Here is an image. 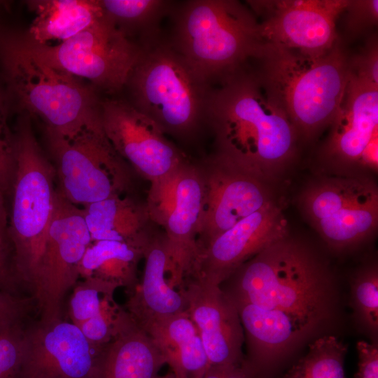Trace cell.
I'll use <instances>...</instances> for the list:
<instances>
[{
  "label": "cell",
  "mask_w": 378,
  "mask_h": 378,
  "mask_svg": "<svg viewBox=\"0 0 378 378\" xmlns=\"http://www.w3.org/2000/svg\"><path fill=\"white\" fill-rule=\"evenodd\" d=\"M246 64L216 80L205 123L214 135L215 153L269 181L292 162L301 142L256 71Z\"/></svg>",
  "instance_id": "cell-1"
},
{
  "label": "cell",
  "mask_w": 378,
  "mask_h": 378,
  "mask_svg": "<svg viewBox=\"0 0 378 378\" xmlns=\"http://www.w3.org/2000/svg\"><path fill=\"white\" fill-rule=\"evenodd\" d=\"M221 284L232 303L284 312L314 331L332 318L336 305L327 265L288 234L246 261Z\"/></svg>",
  "instance_id": "cell-2"
},
{
  "label": "cell",
  "mask_w": 378,
  "mask_h": 378,
  "mask_svg": "<svg viewBox=\"0 0 378 378\" xmlns=\"http://www.w3.org/2000/svg\"><path fill=\"white\" fill-rule=\"evenodd\" d=\"M349 57L339 37L318 57L265 42L257 74L285 112L301 143L314 141L337 113L350 78Z\"/></svg>",
  "instance_id": "cell-3"
},
{
  "label": "cell",
  "mask_w": 378,
  "mask_h": 378,
  "mask_svg": "<svg viewBox=\"0 0 378 378\" xmlns=\"http://www.w3.org/2000/svg\"><path fill=\"white\" fill-rule=\"evenodd\" d=\"M170 14V43L210 84L258 57L265 43L258 18L239 1H186Z\"/></svg>",
  "instance_id": "cell-4"
},
{
  "label": "cell",
  "mask_w": 378,
  "mask_h": 378,
  "mask_svg": "<svg viewBox=\"0 0 378 378\" xmlns=\"http://www.w3.org/2000/svg\"><path fill=\"white\" fill-rule=\"evenodd\" d=\"M140 48L126 83L132 96L131 104L165 135L190 138L205 122L211 84L170 42L159 37Z\"/></svg>",
  "instance_id": "cell-5"
},
{
  "label": "cell",
  "mask_w": 378,
  "mask_h": 378,
  "mask_svg": "<svg viewBox=\"0 0 378 378\" xmlns=\"http://www.w3.org/2000/svg\"><path fill=\"white\" fill-rule=\"evenodd\" d=\"M13 160L10 236L17 276L33 293L57 189L55 168L25 120L13 141Z\"/></svg>",
  "instance_id": "cell-6"
},
{
  "label": "cell",
  "mask_w": 378,
  "mask_h": 378,
  "mask_svg": "<svg viewBox=\"0 0 378 378\" xmlns=\"http://www.w3.org/2000/svg\"><path fill=\"white\" fill-rule=\"evenodd\" d=\"M9 81L21 103L46 124L47 132L71 135L101 125V104L74 76L36 55L24 42L6 48Z\"/></svg>",
  "instance_id": "cell-7"
},
{
  "label": "cell",
  "mask_w": 378,
  "mask_h": 378,
  "mask_svg": "<svg viewBox=\"0 0 378 378\" xmlns=\"http://www.w3.org/2000/svg\"><path fill=\"white\" fill-rule=\"evenodd\" d=\"M302 211L328 246L337 251L371 238L378 225V189L363 174H335L310 183Z\"/></svg>",
  "instance_id": "cell-8"
},
{
  "label": "cell",
  "mask_w": 378,
  "mask_h": 378,
  "mask_svg": "<svg viewBox=\"0 0 378 378\" xmlns=\"http://www.w3.org/2000/svg\"><path fill=\"white\" fill-rule=\"evenodd\" d=\"M59 190L72 204H82L120 195L131 183L128 164L106 136L102 125L71 135L47 132Z\"/></svg>",
  "instance_id": "cell-9"
},
{
  "label": "cell",
  "mask_w": 378,
  "mask_h": 378,
  "mask_svg": "<svg viewBox=\"0 0 378 378\" xmlns=\"http://www.w3.org/2000/svg\"><path fill=\"white\" fill-rule=\"evenodd\" d=\"M205 204V183L199 164L187 160L150 183L145 205L148 218L162 227L172 259V280L180 288L197 256V237Z\"/></svg>",
  "instance_id": "cell-10"
},
{
  "label": "cell",
  "mask_w": 378,
  "mask_h": 378,
  "mask_svg": "<svg viewBox=\"0 0 378 378\" xmlns=\"http://www.w3.org/2000/svg\"><path fill=\"white\" fill-rule=\"evenodd\" d=\"M25 43L51 66L108 92L126 85L141 52L106 17L55 46Z\"/></svg>",
  "instance_id": "cell-11"
},
{
  "label": "cell",
  "mask_w": 378,
  "mask_h": 378,
  "mask_svg": "<svg viewBox=\"0 0 378 378\" xmlns=\"http://www.w3.org/2000/svg\"><path fill=\"white\" fill-rule=\"evenodd\" d=\"M91 243L83 210L57 189L33 292L40 320L61 318L63 298L75 286L80 261Z\"/></svg>",
  "instance_id": "cell-12"
},
{
  "label": "cell",
  "mask_w": 378,
  "mask_h": 378,
  "mask_svg": "<svg viewBox=\"0 0 378 378\" xmlns=\"http://www.w3.org/2000/svg\"><path fill=\"white\" fill-rule=\"evenodd\" d=\"M320 153L335 174L378 169V85L351 74Z\"/></svg>",
  "instance_id": "cell-13"
},
{
  "label": "cell",
  "mask_w": 378,
  "mask_h": 378,
  "mask_svg": "<svg viewBox=\"0 0 378 378\" xmlns=\"http://www.w3.org/2000/svg\"><path fill=\"white\" fill-rule=\"evenodd\" d=\"M349 0H252L262 36L274 45L303 55L327 52L339 38L337 21Z\"/></svg>",
  "instance_id": "cell-14"
},
{
  "label": "cell",
  "mask_w": 378,
  "mask_h": 378,
  "mask_svg": "<svg viewBox=\"0 0 378 378\" xmlns=\"http://www.w3.org/2000/svg\"><path fill=\"white\" fill-rule=\"evenodd\" d=\"M205 204L197 254L240 220L274 202L263 178L214 153L201 162Z\"/></svg>",
  "instance_id": "cell-15"
},
{
  "label": "cell",
  "mask_w": 378,
  "mask_h": 378,
  "mask_svg": "<svg viewBox=\"0 0 378 378\" xmlns=\"http://www.w3.org/2000/svg\"><path fill=\"white\" fill-rule=\"evenodd\" d=\"M104 132L120 158L150 183L166 176L188 159L161 130L130 103L101 104Z\"/></svg>",
  "instance_id": "cell-16"
},
{
  "label": "cell",
  "mask_w": 378,
  "mask_h": 378,
  "mask_svg": "<svg viewBox=\"0 0 378 378\" xmlns=\"http://www.w3.org/2000/svg\"><path fill=\"white\" fill-rule=\"evenodd\" d=\"M288 234L286 218L273 202L200 250L188 278L220 286L243 263Z\"/></svg>",
  "instance_id": "cell-17"
},
{
  "label": "cell",
  "mask_w": 378,
  "mask_h": 378,
  "mask_svg": "<svg viewBox=\"0 0 378 378\" xmlns=\"http://www.w3.org/2000/svg\"><path fill=\"white\" fill-rule=\"evenodd\" d=\"M102 347L71 322L39 320L24 331L20 378H93Z\"/></svg>",
  "instance_id": "cell-18"
},
{
  "label": "cell",
  "mask_w": 378,
  "mask_h": 378,
  "mask_svg": "<svg viewBox=\"0 0 378 378\" xmlns=\"http://www.w3.org/2000/svg\"><path fill=\"white\" fill-rule=\"evenodd\" d=\"M210 366L239 365L244 360L243 327L237 310L220 286L187 279L181 289Z\"/></svg>",
  "instance_id": "cell-19"
},
{
  "label": "cell",
  "mask_w": 378,
  "mask_h": 378,
  "mask_svg": "<svg viewBox=\"0 0 378 378\" xmlns=\"http://www.w3.org/2000/svg\"><path fill=\"white\" fill-rule=\"evenodd\" d=\"M246 334L248 358L243 360L252 378H267L270 372L314 330L280 311L248 303H232Z\"/></svg>",
  "instance_id": "cell-20"
},
{
  "label": "cell",
  "mask_w": 378,
  "mask_h": 378,
  "mask_svg": "<svg viewBox=\"0 0 378 378\" xmlns=\"http://www.w3.org/2000/svg\"><path fill=\"white\" fill-rule=\"evenodd\" d=\"M145 265L142 280L130 293L127 312L142 328L150 322L186 311L182 290L176 289L167 274H171L172 259L164 234L151 233L143 248Z\"/></svg>",
  "instance_id": "cell-21"
},
{
  "label": "cell",
  "mask_w": 378,
  "mask_h": 378,
  "mask_svg": "<svg viewBox=\"0 0 378 378\" xmlns=\"http://www.w3.org/2000/svg\"><path fill=\"white\" fill-rule=\"evenodd\" d=\"M119 286L91 276L74 287L69 300L71 322L83 332L88 342L102 347L115 337L131 321L125 309L114 299Z\"/></svg>",
  "instance_id": "cell-22"
},
{
  "label": "cell",
  "mask_w": 378,
  "mask_h": 378,
  "mask_svg": "<svg viewBox=\"0 0 378 378\" xmlns=\"http://www.w3.org/2000/svg\"><path fill=\"white\" fill-rule=\"evenodd\" d=\"M164 364L155 342L132 318L102 347L93 378H155Z\"/></svg>",
  "instance_id": "cell-23"
},
{
  "label": "cell",
  "mask_w": 378,
  "mask_h": 378,
  "mask_svg": "<svg viewBox=\"0 0 378 378\" xmlns=\"http://www.w3.org/2000/svg\"><path fill=\"white\" fill-rule=\"evenodd\" d=\"M153 340L176 378H202L209 363L200 332L186 311L147 323Z\"/></svg>",
  "instance_id": "cell-24"
},
{
  "label": "cell",
  "mask_w": 378,
  "mask_h": 378,
  "mask_svg": "<svg viewBox=\"0 0 378 378\" xmlns=\"http://www.w3.org/2000/svg\"><path fill=\"white\" fill-rule=\"evenodd\" d=\"M30 5L35 18L29 43L36 45L62 43L106 17L99 1L42 0Z\"/></svg>",
  "instance_id": "cell-25"
},
{
  "label": "cell",
  "mask_w": 378,
  "mask_h": 378,
  "mask_svg": "<svg viewBox=\"0 0 378 378\" xmlns=\"http://www.w3.org/2000/svg\"><path fill=\"white\" fill-rule=\"evenodd\" d=\"M84 218L92 242L102 240L128 242L143 248L151 232L146 206L132 200L113 196L84 206Z\"/></svg>",
  "instance_id": "cell-26"
},
{
  "label": "cell",
  "mask_w": 378,
  "mask_h": 378,
  "mask_svg": "<svg viewBox=\"0 0 378 378\" xmlns=\"http://www.w3.org/2000/svg\"><path fill=\"white\" fill-rule=\"evenodd\" d=\"M143 249L128 242L102 240L92 241L79 265L80 276L97 277L132 292L136 286V265Z\"/></svg>",
  "instance_id": "cell-27"
},
{
  "label": "cell",
  "mask_w": 378,
  "mask_h": 378,
  "mask_svg": "<svg viewBox=\"0 0 378 378\" xmlns=\"http://www.w3.org/2000/svg\"><path fill=\"white\" fill-rule=\"evenodd\" d=\"M99 1L106 17L127 38L128 34H141V45L160 37V22L173 8L172 1L163 0Z\"/></svg>",
  "instance_id": "cell-28"
},
{
  "label": "cell",
  "mask_w": 378,
  "mask_h": 378,
  "mask_svg": "<svg viewBox=\"0 0 378 378\" xmlns=\"http://www.w3.org/2000/svg\"><path fill=\"white\" fill-rule=\"evenodd\" d=\"M346 346L333 335H323L282 378H345L344 362Z\"/></svg>",
  "instance_id": "cell-29"
},
{
  "label": "cell",
  "mask_w": 378,
  "mask_h": 378,
  "mask_svg": "<svg viewBox=\"0 0 378 378\" xmlns=\"http://www.w3.org/2000/svg\"><path fill=\"white\" fill-rule=\"evenodd\" d=\"M351 302L358 325L372 342H377L378 270L375 263L361 268L353 277Z\"/></svg>",
  "instance_id": "cell-30"
},
{
  "label": "cell",
  "mask_w": 378,
  "mask_h": 378,
  "mask_svg": "<svg viewBox=\"0 0 378 378\" xmlns=\"http://www.w3.org/2000/svg\"><path fill=\"white\" fill-rule=\"evenodd\" d=\"M20 318L0 319V378H20L25 331Z\"/></svg>",
  "instance_id": "cell-31"
},
{
  "label": "cell",
  "mask_w": 378,
  "mask_h": 378,
  "mask_svg": "<svg viewBox=\"0 0 378 378\" xmlns=\"http://www.w3.org/2000/svg\"><path fill=\"white\" fill-rule=\"evenodd\" d=\"M344 13L345 32L354 38L371 31L377 25V0H349Z\"/></svg>",
  "instance_id": "cell-32"
},
{
  "label": "cell",
  "mask_w": 378,
  "mask_h": 378,
  "mask_svg": "<svg viewBox=\"0 0 378 378\" xmlns=\"http://www.w3.org/2000/svg\"><path fill=\"white\" fill-rule=\"evenodd\" d=\"M358 54L349 57L351 74L360 79L378 85L377 34H370L366 44Z\"/></svg>",
  "instance_id": "cell-33"
},
{
  "label": "cell",
  "mask_w": 378,
  "mask_h": 378,
  "mask_svg": "<svg viewBox=\"0 0 378 378\" xmlns=\"http://www.w3.org/2000/svg\"><path fill=\"white\" fill-rule=\"evenodd\" d=\"M13 141L6 124L5 113L0 99V190L10 188L13 181Z\"/></svg>",
  "instance_id": "cell-34"
},
{
  "label": "cell",
  "mask_w": 378,
  "mask_h": 378,
  "mask_svg": "<svg viewBox=\"0 0 378 378\" xmlns=\"http://www.w3.org/2000/svg\"><path fill=\"white\" fill-rule=\"evenodd\" d=\"M358 368L354 378H378V345L377 342H357Z\"/></svg>",
  "instance_id": "cell-35"
},
{
  "label": "cell",
  "mask_w": 378,
  "mask_h": 378,
  "mask_svg": "<svg viewBox=\"0 0 378 378\" xmlns=\"http://www.w3.org/2000/svg\"><path fill=\"white\" fill-rule=\"evenodd\" d=\"M21 302L11 294L0 290V319L20 317Z\"/></svg>",
  "instance_id": "cell-36"
},
{
  "label": "cell",
  "mask_w": 378,
  "mask_h": 378,
  "mask_svg": "<svg viewBox=\"0 0 378 378\" xmlns=\"http://www.w3.org/2000/svg\"><path fill=\"white\" fill-rule=\"evenodd\" d=\"M14 283L6 265L5 248L0 246V290L10 294Z\"/></svg>",
  "instance_id": "cell-37"
},
{
  "label": "cell",
  "mask_w": 378,
  "mask_h": 378,
  "mask_svg": "<svg viewBox=\"0 0 378 378\" xmlns=\"http://www.w3.org/2000/svg\"><path fill=\"white\" fill-rule=\"evenodd\" d=\"M224 378H252L247 368L241 363L239 365H227Z\"/></svg>",
  "instance_id": "cell-38"
},
{
  "label": "cell",
  "mask_w": 378,
  "mask_h": 378,
  "mask_svg": "<svg viewBox=\"0 0 378 378\" xmlns=\"http://www.w3.org/2000/svg\"><path fill=\"white\" fill-rule=\"evenodd\" d=\"M6 230V214L0 190V246L5 248Z\"/></svg>",
  "instance_id": "cell-39"
},
{
  "label": "cell",
  "mask_w": 378,
  "mask_h": 378,
  "mask_svg": "<svg viewBox=\"0 0 378 378\" xmlns=\"http://www.w3.org/2000/svg\"><path fill=\"white\" fill-rule=\"evenodd\" d=\"M155 378H176L174 374L172 372H168L164 375H158Z\"/></svg>",
  "instance_id": "cell-40"
}]
</instances>
